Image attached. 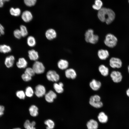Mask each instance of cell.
Segmentation results:
<instances>
[{"label": "cell", "mask_w": 129, "mask_h": 129, "mask_svg": "<svg viewBox=\"0 0 129 129\" xmlns=\"http://www.w3.org/2000/svg\"><path fill=\"white\" fill-rule=\"evenodd\" d=\"M13 129H21L20 128H15Z\"/></svg>", "instance_id": "cell-43"}, {"label": "cell", "mask_w": 129, "mask_h": 129, "mask_svg": "<svg viewBox=\"0 0 129 129\" xmlns=\"http://www.w3.org/2000/svg\"><path fill=\"white\" fill-rule=\"evenodd\" d=\"M57 35L56 31L52 28L47 30L45 32V36L46 38L49 40H52L55 38Z\"/></svg>", "instance_id": "cell-11"}, {"label": "cell", "mask_w": 129, "mask_h": 129, "mask_svg": "<svg viewBox=\"0 0 129 129\" xmlns=\"http://www.w3.org/2000/svg\"><path fill=\"white\" fill-rule=\"evenodd\" d=\"M44 123L46 126L47 129H53L55 126L54 122L52 120L48 119L46 120Z\"/></svg>", "instance_id": "cell-28"}, {"label": "cell", "mask_w": 129, "mask_h": 129, "mask_svg": "<svg viewBox=\"0 0 129 129\" xmlns=\"http://www.w3.org/2000/svg\"><path fill=\"white\" fill-rule=\"evenodd\" d=\"M110 77L113 82L116 83L121 82L122 79L121 73L118 71H113L110 74Z\"/></svg>", "instance_id": "cell-8"}, {"label": "cell", "mask_w": 129, "mask_h": 129, "mask_svg": "<svg viewBox=\"0 0 129 129\" xmlns=\"http://www.w3.org/2000/svg\"><path fill=\"white\" fill-rule=\"evenodd\" d=\"M10 13L11 15L14 16H19L21 13V11L20 9L17 8L14 9L11 8L10 10Z\"/></svg>", "instance_id": "cell-29"}, {"label": "cell", "mask_w": 129, "mask_h": 129, "mask_svg": "<svg viewBox=\"0 0 129 129\" xmlns=\"http://www.w3.org/2000/svg\"><path fill=\"white\" fill-rule=\"evenodd\" d=\"M85 36V40L87 42L94 44L97 43L98 41V36L94 34V31L92 29L88 30L86 32Z\"/></svg>", "instance_id": "cell-2"}, {"label": "cell", "mask_w": 129, "mask_h": 129, "mask_svg": "<svg viewBox=\"0 0 129 129\" xmlns=\"http://www.w3.org/2000/svg\"><path fill=\"white\" fill-rule=\"evenodd\" d=\"M32 68L35 73L40 74L43 73L45 70V67L43 64L38 61H36L33 64Z\"/></svg>", "instance_id": "cell-5"}, {"label": "cell", "mask_w": 129, "mask_h": 129, "mask_svg": "<svg viewBox=\"0 0 129 129\" xmlns=\"http://www.w3.org/2000/svg\"><path fill=\"white\" fill-rule=\"evenodd\" d=\"M109 64L112 68H119L122 66V62L119 59L113 57L109 60Z\"/></svg>", "instance_id": "cell-7"}, {"label": "cell", "mask_w": 129, "mask_h": 129, "mask_svg": "<svg viewBox=\"0 0 129 129\" xmlns=\"http://www.w3.org/2000/svg\"><path fill=\"white\" fill-rule=\"evenodd\" d=\"M4 29L3 26L0 24V36L4 34Z\"/></svg>", "instance_id": "cell-39"}, {"label": "cell", "mask_w": 129, "mask_h": 129, "mask_svg": "<svg viewBox=\"0 0 129 129\" xmlns=\"http://www.w3.org/2000/svg\"><path fill=\"white\" fill-rule=\"evenodd\" d=\"M126 94L129 97V88L126 91Z\"/></svg>", "instance_id": "cell-41"}, {"label": "cell", "mask_w": 129, "mask_h": 129, "mask_svg": "<svg viewBox=\"0 0 129 129\" xmlns=\"http://www.w3.org/2000/svg\"><path fill=\"white\" fill-rule=\"evenodd\" d=\"M11 50V48L9 46L5 44L0 45V52L5 53L10 52Z\"/></svg>", "instance_id": "cell-26"}, {"label": "cell", "mask_w": 129, "mask_h": 129, "mask_svg": "<svg viewBox=\"0 0 129 129\" xmlns=\"http://www.w3.org/2000/svg\"><path fill=\"white\" fill-rule=\"evenodd\" d=\"M47 78L49 81L53 82H57L60 79L59 75L56 71L53 70H49L47 73Z\"/></svg>", "instance_id": "cell-6"}, {"label": "cell", "mask_w": 129, "mask_h": 129, "mask_svg": "<svg viewBox=\"0 0 129 129\" xmlns=\"http://www.w3.org/2000/svg\"><path fill=\"white\" fill-rule=\"evenodd\" d=\"M55 91L58 93H61L64 91L63 87L61 86L59 84L55 83L53 85Z\"/></svg>", "instance_id": "cell-30"}, {"label": "cell", "mask_w": 129, "mask_h": 129, "mask_svg": "<svg viewBox=\"0 0 129 129\" xmlns=\"http://www.w3.org/2000/svg\"><path fill=\"white\" fill-rule=\"evenodd\" d=\"M30 114L31 116L35 117L38 114V108L37 106L34 105L31 106L29 108Z\"/></svg>", "instance_id": "cell-23"}, {"label": "cell", "mask_w": 129, "mask_h": 129, "mask_svg": "<svg viewBox=\"0 0 129 129\" xmlns=\"http://www.w3.org/2000/svg\"><path fill=\"white\" fill-rule=\"evenodd\" d=\"M98 70L101 74L104 76H107L109 74L108 68L104 65H100L98 67Z\"/></svg>", "instance_id": "cell-22"}, {"label": "cell", "mask_w": 129, "mask_h": 129, "mask_svg": "<svg viewBox=\"0 0 129 129\" xmlns=\"http://www.w3.org/2000/svg\"><path fill=\"white\" fill-rule=\"evenodd\" d=\"M27 43L29 47H34L36 44V39L33 36H29L27 39Z\"/></svg>", "instance_id": "cell-25"}, {"label": "cell", "mask_w": 129, "mask_h": 129, "mask_svg": "<svg viewBox=\"0 0 129 129\" xmlns=\"http://www.w3.org/2000/svg\"><path fill=\"white\" fill-rule=\"evenodd\" d=\"M29 59L32 60L36 61L39 58L38 52L34 49L29 50L28 52Z\"/></svg>", "instance_id": "cell-17"}, {"label": "cell", "mask_w": 129, "mask_h": 129, "mask_svg": "<svg viewBox=\"0 0 129 129\" xmlns=\"http://www.w3.org/2000/svg\"><path fill=\"white\" fill-rule=\"evenodd\" d=\"M117 42L118 39L116 37L111 33L108 34L106 35L104 41L105 45L110 48L115 46Z\"/></svg>", "instance_id": "cell-3"}, {"label": "cell", "mask_w": 129, "mask_h": 129, "mask_svg": "<svg viewBox=\"0 0 129 129\" xmlns=\"http://www.w3.org/2000/svg\"><path fill=\"white\" fill-rule=\"evenodd\" d=\"M4 107L2 105H0V117L4 114Z\"/></svg>", "instance_id": "cell-38"}, {"label": "cell", "mask_w": 129, "mask_h": 129, "mask_svg": "<svg viewBox=\"0 0 129 129\" xmlns=\"http://www.w3.org/2000/svg\"><path fill=\"white\" fill-rule=\"evenodd\" d=\"M69 65V63L67 61L63 59L60 60L57 63L58 67L61 70L67 69Z\"/></svg>", "instance_id": "cell-18"}, {"label": "cell", "mask_w": 129, "mask_h": 129, "mask_svg": "<svg viewBox=\"0 0 129 129\" xmlns=\"http://www.w3.org/2000/svg\"><path fill=\"white\" fill-rule=\"evenodd\" d=\"M36 124L34 121L30 122L29 120H27L25 122L24 126L26 129H36L35 127Z\"/></svg>", "instance_id": "cell-24"}, {"label": "cell", "mask_w": 129, "mask_h": 129, "mask_svg": "<svg viewBox=\"0 0 129 129\" xmlns=\"http://www.w3.org/2000/svg\"><path fill=\"white\" fill-rule=\"evenodd\" d=\"M27 62L26 60L24 58H19L16 63L18 68H24L27 66Z\"/></svg>", "instance_id": "cell-21"}, {"label": "cell", "mask_w": 129, "mask_h": 129, "mask_svg": "<svg viewBox=\"0 0 129 129\" xmlns=\"http://www.w3.org/2000/svg\"><path fill=\"white\" fill-rule=\"evenodd\" d=\"M128 1H129V0Z\"/></svg>", "instance_id": "cell-45"}, {"label": "cell", "mask_w": 129, "mask_h": 129, "mask_svg": "<svg viewBox=\"0 0 129 129\" xmlns=\"http://www.w3.org/2000/svg\"><path fill=\"white\" fill-rule=\"evenodd\" d=\"M25 5L27 6H31L34 5L36 3L37 0H24Z\"/></svg>", "instance_id": "cell-35"}, {"label": "cell", "mask_w": 129, "mask_h": 129, "mask_svg": "<svg viewBox=\"0 0 129 129\" xmlns=\"http://www.w3.org/2000/svg\"><path fill=\"white\" fill-rule=\"evenodd\" d=\"M16 95L18 98L22 99H24L26 96L25 92L22 90L17 91L16 92Z\"/></svg>", "instance_id": "cell-33"}, {"label": "cell", "mask_w": 129, "mask_h": 129, "mask_svg": "<svg viewBox=\"0 0 129 129\" xmlns=\"http://www.w3.org/2000/svg\"><path fill=\"white\" fill-rule=\"evenodd\" d=\"M57 95L53 91L50 90L45 95V99L48 102H53L57 97Z\"/></svg>", "instance_id": "cell-12"}, {"label": "cell", "mask_w": 129, "mask_h": 129, "mask_svg": "<svg viewBox=\"0 0 129 129\" xmlns=\"http://www.w3.org/2000/svg\"><path fill=\"white\" fill-rule=\"evenodd\" d=\"M97 16L101 22H105L107 24H109L114 20L115 15L112 9L103 7L99 11Z\"/></svg>", "instance_id": "cell-1"}, {"label": "cell", "mask_w": 129, "mask_h": 129, "mask_svg": "<svg viewBox=\"0 0 129 129\" xmlns=\"http://www.w3.org/2000/svg\"><path fill=\"white\" fill-rule=\"evenodd\" d=\"M66 77L68 79H75L77 76V74L75 70L72 68L67 69L65 72Z\"/></svg>", "instance_id": "cell-13"}, {"label": "cell", "mask_w": 129, "mask_h": 129, "mask_svg": "<svg viewBox=\"0 0 129 129\" xmlns=\"http://www.w3.org/2000/svg\"><path fill=\"white\" fill-rule=\"evenodd\" d=\"M128 72L129 73V66L128 67Z\"/></svg>", "instance_id": "cell-44"}, {"label": "cell", "mask_w": 129, "mask_h": 129, "mask_svg": "<svg viewBox=\"0 0 129 129\" xmlns=\"http://www.w3.org/2000/svg\"><path fill=\"white\" fill-rule=\"evenodd\" d=\"M21 77L22 80L25 81H30L32 79V77L25 73L22 75Z\"/></svg>", "instance_id": "cell-37"}, {"label": "cell", "mask_w": 129, "mask_h": 129, "mask_svg": "<svg viewBox=\"0 0 129 129\" xmlns=\"http://www.w3.org/2000/svg\"><path fill=\"white\" fill-rule=\"evenodd\" d=\"M4 2L3 0H0V7H2L4 5Z\"/></svg>", "instance_id": "cell-40"}, {"label": "cell", "mask_w": 129, "mask_h": 129, "mask_svg": "<svg viewBox=\"0 0 129 129\" xmlns=\"http://www.w3.org/2000/svg\"><path fill=\"white\" fill-rule=\"evenodd\" d=\"M3 2H4L6 1H8L9 0H3Z\"/></svg>", "instance_id": "cell-42"}, {"label": "cell", "mask_w": 129, "mask_h": 129, "mask_svg": "<svg viewBox=\"0 0 129 129\" xmlns=\"http://www.w3.org/2000/svg\"><path fill=\"white\" fill-rule=\"evenodd\" d=\"M20 30L22 37H25L28 34V31L26 27L24 25H21L20 26Z\"/></svg>", "instance_id": "cell-31"}, {"label": "cell", "mask_w": 129, "mask_h": 129, "mask_svg": "<svg viewBox=\"0 0 129 129\" xmlns=\"http://www.w3.org/2000/svg\"><path fill=\"white\" fill-rule=\"evenodd\" d=\"M101 100V97L99 95H95L90 97L89 103L91 106L95 108H100L103 106V103Z\"/></svg>", "instance_id": "cell-4"}, {"label": "cell", "mask_w": 129, "mask_h": 129, "mask_svg": "<svg viewBox=\"0 0 129 129\" xmlns=\"http://www.w3.org/2000/svg\"><path fill=\"white\" fill-rule=\"evenodd\" d=\"M14 37L17 39H20L22 37L20 29H16L13 32Z\"/></svg>", "instance_id": "cell-36"}, {"label": "cell", "mask_w": 129, "mask_h": 129, "mask_svg": "<svg viewBox=\"0 0 129 129\" xmlns=\"http://www.w3.org/2000/svg\"><path fill=\"white\" fill-rule=\"evenodd\" d=\"M24 73L28 74L32 77L34 76L35 74L32 68L31 67L27 68L25 70Z\"/></svg>", "instance_id": "cell-34"}, {"label": "cell", "mask_w": 129, "mask_h": 129, "mask_svg": "<svg viewBox=\"0 0 129 129\" xmlns=\"http://www.w3.org/2000/svg\"><path fill=\"white\" fill-rule=\"evenodd\" d=\"M46 90L45 87L43 85H38L36 86L34 93L38 97H42L46 94Z\"/></svg>", "instance_id": "cell-9"}, {"label": "cell", "mask_w": 129, "mask_h": 129, "mask_svg": "<svg viewBox=\"0 0 129 129\" xmlns=\"http://www.w3.org/2000/svg\"><path fill=\"white\" fill-rule=\"evenodd\" d=\"M97 55L100 59L104 60L108 58L109 56V54L107 50L101 49L98 51Z\"/></svg>", "instance_id": "cell-16"}, {"label": "cell", "mask_w": 129, "mask_h": 129, "mask_svg": "<svg viewBox=\"0 0 129 129\" xmlns=\"http://www.w3.org/2000/svg\"><path fill=\"white\" fill-rule=\"evenodd\" d=\"M34 93L33 90L30 86L27 87L25 89V93L26 95L29 97H31L32 96Z\"/></svg>", "instance_id": "cell-32"}, {"label": "cell", "mask_w": 129, "mask_h": 129, "mask_svg": "<svg viewBox=\"0 0 129 129\" xmlns=\"http://www.w3.org/2000/svg\"><path fill=\"white\" fill-rule=\"evenodd\" d=\"M88 129H97L98 124V122L93 119H91L86 124Z\"/></svg>", "instance_id": "cell-19"}, {"label": "cell", "mask_w": 129, "mask_h": 129, "mask_svg": "<svg viewBox=\"0 0 129 129\" xmlns=\"http://www.w3.org/2000/svg\"><path fill=\"white\" fill-rule=\"evenodd\" d=\"M100 82L95 79H93L90 82L89 86L94 91L98 90L101 86Z\"/></svg>", "instance_id": "cell-14"}, {"label": "cell", "mask_w": 129, "mask_h": 129, "mask_svg": "<svg viewBox=\"0 0 129 129\" xmlns=\"http://www.w3.org/2000/svg\"><path fill=\"white\" fill-rule=\"evenodd\" d=\"M15 60V57L12 55H10L6 57L5 59L4 62L6 66L8 68L12 67Z\"/></svg>", "instance_id": "cell-15"}, {"label": "cell", "mask_w": 129, "mask_h": 129, "mask_svg": "<svg viewBox=\"0 0 129 129\" xmlns=\"http://www.w3.org/2000/svg\"><path fill=\"white\" fill-rule=\"evenodd\" d=\"M21 18L24 22H28L31 21L33 18V16L31 12L28 11H25L22 13Z\"/></svg>", "instance_id": "cell-10"}, {"label": "cell", "mask_w": 129, "mask_h": 129, "mask_svg": "<svg viewBox=\"0 0 129 129\" xmlns=\"http://www.w3.org/2000/svg\"><path fill=\"white\" fill-rule=\"evenodd\" d=\"M97 118L99 121L102 123H106L108 120V116L103 112H101L99 113Z\"/></svg>", "instance_id": "cell-20"}, {"label": "cell", "mask_w": 129, "mask_h": 129, "mask_svg": "<svg viewBox=\"0 0 129 129\" xmlns=\"http://www.w3.org/2000/svg\"><path fill=\"white\" fill-rule=\"evenodd\" d=\"M103 3L100 0H95V4L93 5V8L96 10H99L102 8Z\"/></svg>", "instance_id": "cell-27"}]
</instances>
